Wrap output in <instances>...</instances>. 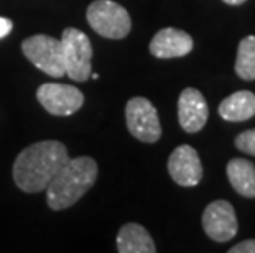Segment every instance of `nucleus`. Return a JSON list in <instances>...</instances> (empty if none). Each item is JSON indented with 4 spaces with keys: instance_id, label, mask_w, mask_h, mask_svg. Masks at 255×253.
<instances>
[{
    "instance_id": "1",
    "label": "nucleus",
    "mask_w": 255,
    "mask_h": 253,
    "mask_svg": "<svg viewBox=\"0 0 255 253\" xmlns=\"http://www.w3.org/2000/svg\"><path fill=\"white\" fill-rule=\"evenodd\" d=\"M68 160V150L61 142H36L17 156L13 165V179L21 191L30 194L45 191Z\"/></svg>"
},
{
    "instance_id": "7",
    "label": "nucleus",
    "mask_w": 255,
    "mask_h": 253,
    "mask_svg": "<svg viewBox=\"0 0 255 253\" xmlns=\"http://www.w3.org/2000/svg\"><path fill=\"white\" fill-rule=\"evenodd\" d=\"M36 99L46 112L59 117L73 115L84 104V95L78 87L59 83L41 84L36 90Z\"/></svg>"
},
{
    "instance_id": "8",
    "label": "nucleus",
    "mask_w": 255,
    "mask_h": 253,
    "mask_svg": "<svg viewBox=\"0 0 255 253\" xmlns=\"http://www.w3.org/2000/svg\"><path fill=\"white\" fill-rule=\"evenodd\" d=\"M203 229L214 242H229L237 234V217L231 202L214 201L203 212Z\"/></svg>"
},
{
    "instance_id": "15",
    "label": "nucleus",
    "mask_w": 255,
    "mask_h": 253,
    "mask_svg": "<svg viewBox=\"0 0 255 253\" xmlns=\"http://www.w3.org/2000/svg\"><path fill=\"white\" fill-rule=\"evenodd\" d=\"M236 74L244 81L255 79V36L242 38L237 46V58L234 64Z\"/></svg>"
},
{
    "instance_id": "2",
    "label": "nucleus",
    "mask_w": 255,
    "mask_h": 253,
    "mask_svg": "<svg viewBox=\"0 0 255 253\" xmlns=\"http://www.w3.org/2000/svg\"><path fill=\"white\" fill-rule=\"evenodd\" d=\"M97 179V163L89 156L69 158L46 186V201L53 211L71 207Z\"/></svg>"
},
{
    "instance_id": "10",
    "label": "nucleus",
    "mask_w": 255,
    "mask_h": 253,
    "mask_svg": "<svg viewBox=\"0 0 255 253\" xmlns=\"http://www.w3.org/2000/svg\"><path fill=\"white\" fill-rule=\"evenodd\" d=\"M209 109L204 95L198 89L188 87L178 99V120L184 132L196 133L203 130L208 122Z\"/></svg>"
},
{
    "instance_id": "6",
    "label": "nucleus",
    "mask_w": 255,
    "mask_h": 253,
    "mask_svg": "<svg viewBox=\"0 0 255 253\" xmlns=\"http://www.w3.org/2000/svg\"><path fill=\"white\" fill-rule=\"evenodd\" d=\"M126 122L128 132L143 143H155L161 137L158 112L145 97H133L127 102Z\"/></svg>"
},
{
    "instance_id": "5",
    "label": "nucleus",
    "mask_w": 255,
    "mask_h": 253,
    "mask_svg": "<svg viewBox=\"0 0 255 253\" xmlns=\"http://www.w3.org/2000/svg\"><path fill=\"white\" fill-rule=\"evenodd\" d=\"M21 51L48 76L61 78L66 74L61 40L48 35H33L21 43Z\"/></svg>"
},
{
    "instance_id": "14",
    "label": "nucleus",
    "mask_w": 255,
    "mask_h": 253,
    "mask_svg": "<svg viewBox=\"0 0 255 253\" xmlns=\"http://www.w3.org/2000/svg\"><path fill=\"white\" fill-rule=\"evenodd\" d=\"M219 115L227 122H246L255 115V94L239 90L219 104Z\"/></svg>"
},
{
    "instance_id": "20",
    "label": "nucleus",
    "mask_w": 255,
    "mask_h": 253,
    "mask_svg": "<svg viewBox=\"0 0 255 253\" xmlns=\"http://www.w3.org/2000/svg\"><path fill=\"white\" fill-rule=\"evenodd\" d=\"M91 78L92 79H97V78H99V74H97V73H91Z\"/></svg>"
},
{
    "instance_id": "16",
    "label": "nucleus",
    "mask_w": 255,
    "mask_h": 253,
    "mask_svg": "<svg viewBox=\"0 0 255 253\" xmlns=\"http://www.w3.org/2000/svg\"><path fill=\"white\" fill-rule=\"evenodd\" d=\"M236 148L247 155L255 156V128L239 133L236 137Z\"/></svg>"
},
{
    "instance_id": "4",
    "label": "nucleus",
    "mask_w": 255,
    "mask_h": 253,
    "mask_svg": "<svg viewBox=\"0 0 255 253\" xmlns=\"http://www.w3.org/2000/svg\"><path fill=\"white\" fill-rule=\"evenodd\" d=\"M61 45L66 76L78 83L88 81L92 73V46L86 33L78 28H66L63 31Z\"/></svg>"
},
{
    "instance_id": "3",
    "label": "nucleus",
    "mask_w": 255,
    "mask_h": 253,
    "mask_svg": "<svg viewBox=\"0 0 255 253\" xmlns=\"http://www.w3.org/2000/svg\"><path fill=\"white\" fill-rule=\"evenodd\" d=\"M86 18L97 35L109 40H122L132 30V18L122 5L112 0H96L88 7Z\"/></svg>"
},
{
    "instance_id": "9",
    "label": "nucleus",
    "mask_w": 255,
    "mask_h": 253,
    "mask_svg": "<svg viewBox=\"0 0 255 253\" xmlns=\"http://www.w3.org/2000/svg\"><path fill=\"white\" fill-rule=\"evenodd\" d=\"M168 173L176 184L183 187L198 186L203 179V165L196 150L191 145L176 147L168 160Z\"/></svg>"
},
{
    "instance_id": "17",
    "label": "nucleus",
    "mask_w": 255,
    "mask_h": 253,
    "mask_svg": "<svg viewBox=\"0 0 255 253\" xmlns=\"http://www.w3.org/2000/svg\"><path fill=\"white\" fill-rule=\"evenodd\" d=\"M229 253H255V239L239 242L237 245L231 247Z\"/></svg>"
},
{
    "instance_id": "13",
    "label": "nucleus",
    "mask_w": 255,
    "mask_h": 253,
    "mask_svg": "<svg viewBox=\"0 0 255 253\" xmlns=\"http://www.w3.org/2000/svg\"><path fill=\"white\" fill-rule=\"evenodd\" d=\"M226 173L231 186L237 194L255 197V165L246 158H232L226 166Z\"/></svg>"
},
{
    "instance_id": "19",
    "label": "nucleus",
    "mask_w": 255,
    "mask_h": 253,
    "mask_svg": "<svg viewBox=\"0 0 255 253\" xmlns=\"http://www.w3.org/2000/svg\"><path fill=\"white\" fill-rule=\"evenodd\" d=\"M222 2L227 3V5H232V7H239V5L246 3L247 0H222Z\"/></svg>"
},
{
    "instance_id": "12",
    "label": "nucleus",
    "mask_w": 255,
    "mask_h": 253,
    "mask_svg": "<svg viewBox=\"0 0 255 253\" xmlns=\"http://www.w3.org/2000/svg\"><path fill=\"white\" fill-rule=\"evenodd\" d=\"M117 252L121 253H155L156 245L143 225L128 222L117 234Z\"/></svg>"
},
{
    "instance_id": "11",
    "label": "nucleus",
    "mask_w": 255,
    "mask_h": 253,
    "mask_svg": "<svg viewBox=\"0 0 255 253\" xmlns=\"http://www.w3.org/2000/svg\"><path fill=\"white\" fill-rule=\"evenodd\" d=\"M194 41L186 31L176 28H163L150 41V53L160 59L183 58L193 51Z\"/></svg>"
},
{
    "instance_id": "18",
    "label": "nucleus",
    "mask_w": 255,
    "mask_h": 253,
    "mask_svg": "<svg viewBox=\"0 0 255 253\" xmlns=\"http://www.w3.org/2000/svg\"><path fill=\"white\" fill-rule=\"evenodd\" d=\"M12 30H13V21L10 18L0 17V40L12 33Z\"/></svg>"
}]
</instances>
